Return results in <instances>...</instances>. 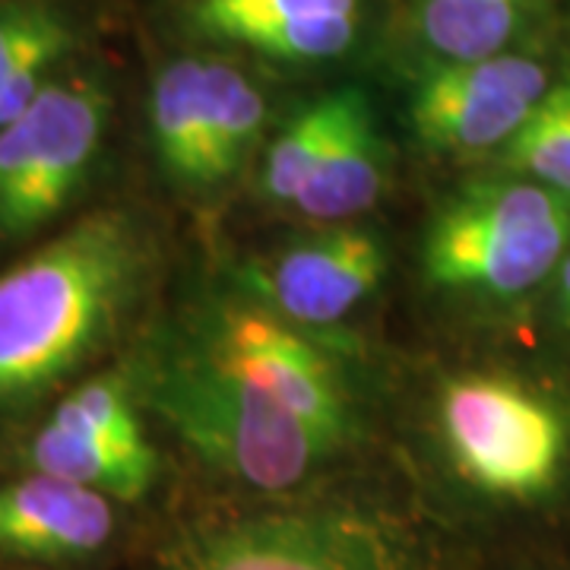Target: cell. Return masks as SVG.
<instances>
[{
    "label": "cell",
    "instance_id": "obj_22",
    "mask_svg": "<svg viewBox=\"0 0 570 570\" xmlns=\"http://www.w3.org/2000/svg\"><path fill=\"white\" fill-rule=\"evenodd\" d=\"M510 3H520V7H527V0H510Z\"/></svg>",
    "mask_w": 570,
    "mask_h": 570
},
{
    "label": "cell",
    "instance_id": "obj_13",
    "mask_svg": "<svg viewBox=\"0 0 570 570\" xmlns=\"http://www.w3.org/2000/svg\"><path fill=\"white\" fill-rule=\"evenodd\" d=\"M206 61L184 58L165 67L153 89V137L165 171L184 184H216L206 124Z\"/></svg>",
    "mask_w": 570,
    "mask_h": 570
},
{
    "label": "cell",
    "instance_id": "obj_11",
    "mask_svg": "<svg viewBox=\"0 0 570 570\" xmlns=\"http://www.w3.org/2000/svg\"><path fill=\"white\" fill-rule=\"evenodd\" d=\"M381 187L384 156L371 121V105L358 89H348L340 127L292 204L307 219L346 223L381 197Z\"/></svg>",
    "mask_w": 570,
    "mask_h": 570
},
{
    "label": "cell",
    "instance_id": "obj_16",
    "mask_svg": "<svg viewBox=\"0 0 570 570\" xmlns=\"http://www.w3.org/2000/svg\"><path fill=\"white\" fill-rule=\"evenodd\" d=\"M501 168L570 197V70L551 82L523 127L501 146Z\"/></svg>",
    "mask_w": 570,
    "mask_h": 570
},
{
    "label": "cell",
    "instance_id": "obj_18",
    "mask_svg": "<svg viewBox=\"0 0 570 570\" xmlns=\"http://www.w3.org/2000/svg\"><path fill=\"white\" fill-rule=\"evenodd\" d=\"M348 89L324 96L317 102L305 105L283 134L279 140L269 146L264 163V190L266 197L279 200V204H292L307 181V175L314 171V165L321 163L324 149L333 140L343 108H346Z\"/></svg>",
    "mask_w": 570,
    "mask_h": 570
},
{
    "label": "cell",
    "instance_id": "obj_1",
    "mask_svg": "<svg viewBox=\"0 0 570 570\" xmlns=\"http://www.w3.org/2000/svg\"><path fill=\"white\" fill-rule=\"evenodd\" d=\"M146 261L137 219L99 209L0 273V409L39 396L102 346Z\"/></svg>",
    "mask_w": 570,
    "mask_h": 570
},
{
    "label": "cell",
    "instance_id": "obj_15",
    "mask_svg": "<svg viewBox=\"0 0 570 570\" xmlns=\"http://www.w3.org/2000/svg\"><path fill=\"white\" fill-rule=\"evenodd\" d=\"M527 7L510 0H415L422 39L448 61H479L508 51Z\"/></svg>",
    "mask_w": 570,
    "mask_h": 570
},
{
    "label": "cell",
    "instance_id": "obj_2",
    "mask_svg": "<svg viewBox=\"0 0 570 570\" xmlns=\"http://www.w3.org/2000/svg\"><path fill=\"white\" fill-rule=\"evenodd\" d=\"M453 479L485 508L549 513L570 494V406L513 374H460L438 396Z\"/></svg>",
    "mask_w": 570,
    "mask_h": 570
},
{
    "label": "cell",
    "instance_id": "obj_7",
    "mask_svg": "<svg viewBox=\"0 0 570 570\" xmlns=\"http://www.w3.org/2000/svg\"><path fill=\"white\" fill-rule=\"evenodd\" d=\"M204 348L298 415L336 453L358 438V419L336 367L279 317L257 307H225Z\"/></svg>",
    "mask_w": 570,
    "mask_h": 570
},
{
    "label": "cell",
    "instance_id": "obj_19",
    "mask_svg": "<svg viewBox=\"0 0 570 570\" xmlns=\"http://www.w3.org/2000/svg\"><path fill=\"white\" fill-rule=\"evenodd\" d=\"M55 412H61L67 419H73V422L99 431L102 438L121 444V448H153L146 441V434H142L130 387H127V381L118 377V374H102V377L86 381Z\"/></svg>",
    "mask_w": 570,
    "mask_h": 570
},
{
    "label": "cell",
    "instance_id": "obj_20",
    "mask_svg": "<svg viewBox=\"0 0 570 570\" xmlns=\"http://www.w3.org/2000/svg\"><path fill=\"white\" fill-rule=\"evenodd\" d=\"M51 22L55 17L41 7H13V10L0 13V86L17 67L22 51L39 39Z\"/></svg>",
    "mask_w": 570,
    "mask_h": 570
},
{
    "label": "cell",
    "instance_id": "obj_4",
    "mask_svg": "<svg viewBox=\"0 0 570 570\" xmlns=\"http://www.w3.org/2000/svg\"><path fill=\"white\" fill-rule=\"evenodd\" d=\"M570 247V197L504 171L463 187L428 228L422 266L438 288L513 302L554 279Z\"/></svg>",
    "mask_w": 570,
    "mask_h": 570
},
{
    "label": "cell",
    "instance_id": "obj_6",
    "mask_svg": "<svg viewBox=\"0 0 570 570\" xmlns=\"http://www.w3.org/2000/svg\"><path fill=\"white\" fill-rule=\"evenodd\" d=\"M108 99L86 80L45 86L0 127V232L26 235L61 213L99 153Z\"/></svg>",
    "mask_w": 570,
    "mask_h": 570
},
{
    "label": "cell",
    "instance_id": "obj_10",
    "mask_svg": "<svg viewBox=\"0 0 570 570\" xmlns=\"http://www.w3.org/2000/svg\"><path fill=\"white\" fill-rule=\"evenodd\" d=\"M384 266V247L371 232L336 228L279 254L266 269L264 288L298 324H336L377 288Z\"/></svg>",
    "mask_w": 570,
    "mask_h": 570
},
{
    "label": "cell",
    "instance_id": "obj_9",
    "mask_svg": "<svg viewBox=\"0 0 570 570\" xmlns=\"http://www.w3.org/2000/svg\"><path fill=\"white\" fill-rule=\"evenodd\" d=\"M115 498L48 472L0 485V554L26 561H80L102 551L115 527Z\"/></svg>",
    "mask_w": 570,
    "mask_h": 570
},
{
    "label": "cell",
    "instance_id": "obj_12",
    "mask_svg": "<svg viewBox=\"0 0 570 570\" xmlns=\"http://www.w3.org/2000/svg\"><path fill=\"white\" fill-rule=\"evenodd\" d=\"M29 463L115 501H140L159 475V456L153 448H121L61 412H55L29 441Z\"/></svg>",
    "mask_w": 570,
    "mask_h": 570
},
{
    "label": "cell",
    "instance_id": "obj_8",
    "mask_svg": "<svg viewBox=\"0 0 570 570\" xmlns=\"http://www.w3.org/2000/svg\"><path fill=\"white\" fill-rule=\"evenodd\" d=\"M549 86V70L530 55L501 51L479 61H448L422 82L412 124L419 140L438 153L479 156L501 149Z\"/></svg>",
    "mask_w": 570,
    "mask_h": 570
},
{
    "label": "cell",
    "instance_id": "obj_5",
    "mask_svg": "<svg viewBox=\"0 0 570 570\" xmlns=\"http://www.w3.org/2000/svg\"><path fill=\"white\" fill-rule=\"evenodd\" d=\"M163 570H425L384 523L348 508L247 513L184 535Z\"/></svg>",
    "mask_w": 570,
    "mask_h": 570
},
{
    "label": "cell",
    "instance_id": "obj_21",
    "mask_svg": "<svg viewBox=\"0 0 570 570\" xmlns=\"http://www.w3.org/2000/svg\"><path fill=\"white\" fill-rule=\"evenodd\" d=\"M554 317L570 333V247L554 269Z\"/></svg>",
    "mask_w": 570,
    "mask_h": 570
},
{
    "label": "cell",
    "instance_id": "obj_14",
    "mask_svg": "<svg viewBox=\"0 0 570 570\" xmlns=\"http://www.w3.org/2000/svg\"><path fill=\"white\" fill-rule=\"evenodd\" d=\"M321 13H358V0H197L194 17L209 36L288 58Z\"/></svg>",
    "mask_w": 570,
    "mask_h": 570
},
{
    "label": "cell",
    "instance_id": "obj_23",
    "mask_svg": "<svg viewBox=\"0 0 570 570\" xmlns=\"http://www.w3.org/2000/svg\"><path fill=\"white\" fill-rule=\"evenodd\" d=\"M561 570H570V568H561Z\"/></svg>",
    "mask_w": 570,
    "mask_h": 570
},
{
    "label": "cell",
    "instance_id": "obj_3",
    "mask_svg": "<svg viewBox=\"0 0 570 570\" xmlns=\"http://www.w3.org/2000/svg\"><path fill=\"white\" fill-rule=\"evenodd\" d=\"M146 396L197 460L247 489H298L336 456L317 431L204 346L159 358Z\"/></svg>",
    "mask_w": 570,
    "mask_h": 570
},
{
    "label": "cell",
    "instance_id": "obj_17",
    "mask_svg": "<svg viewBox=\"0 0 570 570\" xmlns=\"http://www.w3.org/2000/svg\"><path fill=\"white\" fill-rule=\"evenodd\" d=\"M206 124H209V153L216 181L228 178L250 142L261 137L266 118L264 96L242 70L219 61H206Z\"/></svg>",
    "mask_w": 570,
    "mask_h": 570
}]
</instances>
